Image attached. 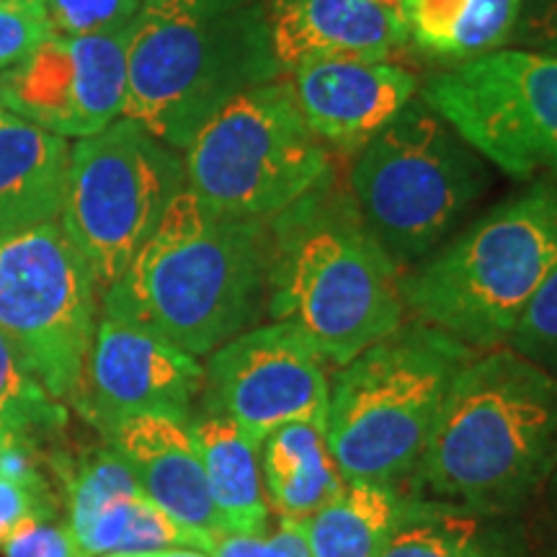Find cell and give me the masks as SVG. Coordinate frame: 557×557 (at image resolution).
Returning <instances> with one entry per match:
<instances>
[{"mask_svg":"<svg viewBox=\"0 0 557 557\" xmlns=\"http://www.w3.org/2000/svg\"><path fill=\"white\" fill-rule=\"evenodd\" d=\"M557 470V380L508 346L457 372L410 496L524 517Z\"/></svg>","mask_w":557,"mask_h":557,"instance_id":"obj_1","label":"cell"},{"mask_svg":"<svg viewBox=\"0 0 557 557\" xmlns=\"http://www.w3.org/2000/svg\"><path fill=\"white\" fill-rule=\"evenodd\" d=\"M267 259L269 220L222 212L184 189L127 271L103 289V312L205 357L259 318Z\"/></svg>","mask_w":557,"mask_h":557,"instance_id":"obj_2","label":"cell"},{"mask_svg":"<svg viewBox=\"0 0 557 557\" xmlns=\"http://www.w3.org/2000/svg\"><path fill=\"white\" fill-rule=\"evenodd\" d=\"M400 269L361 220L346 184L329 173L269 220L267 308L344 367L406 315Z\"/></svg>","mask_w":557,"mask_h":557,"instance_id":"obj_3","label":"cell"},{"mask_svg":"<svg viewBox=\"0 0 557 557\" xmlns=\"http://www.w3.org/2000/svg\"><path fill=\"white\" fill-rule=\"evenodd\" d=\"M282 73L263 0H143L122 116L186 150L230 101Z\"/></svg>","mask_w":557,"mask_h":557,"instance_id":"obj_4","label":"cell"},{"mask_svg":"<svg viewBox=\"0 0 557 557\" xmlns=\"http://www.w3.org/2000/svg\"><path fill=\"white\" fill-rule=\"evenodd\" d=\"M557 271V184L534 181L400 278L406 310L470 348L506 346Z\"/></svg>","mask_w":557,"mask_h":557,"instance_id":"obj_5","label":"cell"},{"mask_svg":"<svg viewBox=\"0 0 557 557\" xmlns=\"http://www.w3.org/2000/svg\"><path fill=\"white\" fill-rule=\"evenodd\" d=\"M475 348L408 320L333 377L325 436L346 483L400 487L421 462L442 403Z\"/></svg>","mask_w":557,"mask_h":557,"instance_id":"obj_6","label":"cell"},{"mask_svg":"<svg viewBox=\"0 0 557 557\" xmlns=\"http://www.w3.org/2000/svg\"><path fill=\"white\" fill-rule=\"evenodd\" d=\"M483 158L423 99L357 150L346 189L395 267H416L483 197Z\"/></svg>","mask_w":557,"mask_h":557,"instance_id":"obj_7","label":"cell"},{"mask_svg":"<svg viewBox=\"0 0 557 557\" xmlns=\"http://www.w3.org/2000/svg\"><path fill=\"white\" fill-rule=\"evenodd\" d=\"M184 152L186 189L222 212L256 220H271L333 171L289 83L278 81L230 101Z\"/></svg>","mask_w":557,"mask_h":557,"instance_id":"obj_8","label":"cell"},{"mask_svg":"<svg viewBox=\"0 0 557 557\" xmlns=\"http://www.w3.org/2000/svg\"><path fill=\"white\" fill-rule=\"evenodd\" d=\"M184 189L178 152L127 116L70 148L60 225L99 287L127 271Z\"/></svg>","mask_w":557,"mask_h":557,"instance_id":"obj_9","label":"cell"},{"mask_svg":"<svg viewBox=\"0 0 557 557\" xmlns=\"http://www.w3.org/2000/svg\"><path fill=\"white\" fill-rule=\"evenodd\" d=\"M96 282L60 222L0 238V333L54 400L78 398L96 336Z\"/></svg>","mask_w":557,"mask_h":557,"instance_id":"obj_10","label":"cell"},{"mask_svg":"<svg viewBox=\"0 0 557 557\" xmlns=\"http://www.w3.org/2000/svg\"><path fill=\"white\" fill-rule=\"evenodd\" d=\"M421 99L511 178H557V54L496 50L442 70Z\"/></svg>","mask_w":557,"mask_h":557,"instance_id":"obj_11","label":"cell"},{"mask_svg":"<svg viewBox=\"0 0 557 557\" xmlns=\"http://www.w3.org/2000/svg\"><path fill=\"white\" fill-rule=\"evenodd\" d=\"M207 410L238 423L256 449L289 423H325L329 359L287 323L238 333L214 348L207 372Z\"/></svg>","mask_w":557,"mask_h":557,"instance_id":"obj_12","label":"cell"},{"mask_svg":"<svg viewBox=\"0 0 557 557\" xmlns=\"http://www.w3.org/2000/svg\"><path fill=\"white\" fill-rule=\"evenodd\" d=\"M129 26L54 37L0 73V109L60 137H90L114 124L127 99Z\"/></svg>","mask_w":557,"mask_h":557,"instance_id":"obj_13","label":"cell"},{"mask_svg":"<svg viewBox=\"0 0 557 557\" xmlns=\"http://www.w3.org/2000/svg\"><path fill=\"white\" fill-rule=\"evenodd\" d=\"M201 387L205 369L197 357L132 320L103 312L75 406L103 434L137 416L186 423Z\"/></svg>","mask_w":557,"mask_h":557,"instance_id":"obj_14","label":"cell"},{"mask_svg":"<svg viewBox=\"0 0 557 557\" xmlns=\"http://www.w3.org/2000/svg\"><path fill=\"white\" fill-rule=\"evenodd\" d=\"M289 88L325 148L357 152L416 99L421 81L389 60L320 58L292 67Z\"/></svg>","mask_w":557,"mask_h":557,"instance_id":"obj_15","label":"cell"},{"mask_svg":"<svg viewBox=\"0 0 557 557\" xmlns=\"http://www.w3.org/2000/svg\"><path fill=\"white\" fill-rule=\"evenodd\" d=\"M284 73L320 58L393 60L408 50L398 5L382 0H263Z\"/></svg>","mask_w":557,"mask_h":557,"instance_id":"obj_16","label":"cell"},{"mask_svg":"<svg viewBox=\"0 0 557 557\" xmlns=\"http://www.w3.org/2000/svg\"><path fill=\"white\" fill-rule=\"evenodd\" d=\"M109 447L124 459L145 496L194 532H225L207 487L205 465L189 423L165 416H137L109 431Z\"/></svg>","mask_w":557,"mask_h":557,"instance_id":"obj_17","label":"cell"},{"mask_svg":"<svg viewBox=\"0 0 557 557\" xmlns=\"http://www.w3.org/2000/svg\"><path fill=\"white\" fill-rule=\"evenodd\" d=\"M70 145L0 109V238L60 222Z\"/></svg>","mask_w":557,"mask_h":557,"instance_id":"obj_18","label":"cell"},{"mask_svg":"<svg viewBox=\"0 0 557 557\" xmlns=\"http://www.w3.org/2000/svg\"><path fill=\"white\" fill-rule=\"evenodd\" d=\"M380 557H537L524 517H500L408 496Z\"/></svg>","mask_w":557,"mask_h":557,"instance_id":"obj_19","label":"cell"},{"mask_svg":"<svg viewBox=\"0 0 557 557\" xmlns=\"http://www.w3.org/2000/svg\"><path fill=\"white\" fill-rule=\"evenodd\" d=\"M524 0H400L408 41L423 58L457 67L508 45Z\"/></svg>","mask_w":557,"mask_h":557,"instance_id":"obj_20","label":"cell"},{"mask_svg":"<svg viewBox=\"0 0 557 557\" xmlns=\"http://www.w3.org/2000/svg\"><path fill=\"white\" fill-rule=\"evenodd\" d=\"M205 465L207 487L227 534L269 532V500L263 493L259 457L238 423L218 410H205L189 423Z\"/></svg>","mask_w":557,"mask_h":557,"instance_id":"obj_21","label":"cell"},{"mask_svg":"<svg viewBox=\"0 0 557 557\" xmlns=\"http://www.w3.org/2000/svg\"><path fill=\"white\" fill-rule=\"evenodd\" d=\"M261 483L278 521H308L346 487L325 423H289L263 442Z\"/></svg>","mask_w":557,"mask_h":557,"instance_id":"obj_22","label":"cell"},{"mask_svg":"<svg viewBox=\"0 0 557 557\" xmlns=\"http://www.w3.org/2000/svg\"><path fill=\"white\" fill-rule=\"evenodd\" d=\"M400 487L346 483L331 504L302 521L312 557H380L403 517Z\"/></svg>","mask_w":557,"mask_h":557,"instance_id":"obj_23","label":"cell"},{"mask_svg":"<svg viewBox=\"0 0 557 557\" xmlns=\"http://www.w3.org/2000/svg\"><path fill=\"white\" fill-rule=\"evenodd\" d=\"M0 423L26 438L37 431H58L65 423V408L34 380L3 333H0Z\"/></svg>","mask_w":557,"mask_h":557,"instance_id":"obj_24","label":"cell"},{"mask_svg":"<svg viewBox=\"0 0 557 557\" xmlns=\"http://www.w3.org/2000/svg\"><path fill=\"white\" fill-rule=\"evenodd\" d=\"M506 346L557 380V271L529 302Z\"/></svg>","mask_w":557,"mask_h":557,"instance_id":"obj_25","label":"cell"},{"mask_svg":"<svg viewBox=\"0 0 557 557\" xmlns=\"http://www.w3.org/2000/svg\"><path fill=\"white\" fill-rule=\"evenodd\" d=\"M58 37H90L129 26L143 0H45Z\"/></svg>","mask_w":557,"mask_h":557,"instance_id":"obj_26","label":"cell"},{"mask_svg":"<svg viewBox=\"0 0 557 557\" xmlns=\"http://www.w3.org/2000/svg\"><path fill=\"white\" fill-rule=\"evenodd\" d=\"M52 37L45 0H0V73L32 58Z\"/></svg>","mask_w":557,"mask_h":557,"instance_id":"obj_27","label":"cell"},{"mask_svg":"<svg viewBox=\"0 0 557 557\" xmlns=\"http://www.w3.org/2000/svg\"><path fill=\"white\" fill-rule=\"evenodd\" d=\"M209 557H312L305 540L302 521H278L274 534H227L222 532L209 547Z\"/></svg>","mask_w":557,"mask_h":557,"instance_id":"obj_28","label":"cell"},{"mask_svg":"<svg viewBox=\"0 0 557 557\" xmlns=\"http://www.w3.org/2000/svg\"><path fill=\"white\" fill-rule=\"evenodd\" d=\"M3 557H83L67 524L54 519H32L0 545Z\"/></svg>","mask_w":557,"mask_h":557,"instance_id":"obj_29","label":"cell"},{"mask_svg":"<svg viewBox=\"0 0 557 557\" xmlns=\"http://www.w3.org/2000/svg\"><path fill=\"white\" fill-rule=\"evenodd\" d=\"M58 504L50 487H32L0 475V545L32 519H54Z\"/></svg>","mask_w":557,"mask_h":557,"instance_id":"obj_30","label":"cell"},{"mask_svg":"<svg viewBox=\"0 0 557 557\" xmlns=\"http://www.w3.org/2000/svg\"><path fill=\"white\" fill-rule=\"evenodd\" d=\"M513 39L524 50L557 54V0H524Z\"/></svg>","mask_w":557,"mask_h":557,"instance_id":"obj_31","label":"cell"},{"mask_svg":"<svg viewBox=\"0 0 557 557\" xmlns=\"http://www.w3.org/2000/svg\"><path fill=\"white\" fill-rule=\"evenodd\" d=\"M0 475L32 487H50L37 470V451L32 438L21 436L5 423H0Z\"/></svg>","mask_w":557,"mask_h":557,"instance_id":"obj_32","label":"cell"},{"mask_svg":"<svg viewBox=\"0 0 557 557\" xmlns=\"http://www.w3.org/2000/svg\"><path fill=\"white\" fill-rule=\"evenodd\" d=\"M527 529L534 555L557 557V470L532 504V519L527 521Z\"/></svg>","mask_w":557,"mask_h":557,"instance_id":"obj_33","label":"cell"},{"mask_svg":"<svg viewBox=\"0 0 557 557\" xmlns=\"http://www.w3.org/2000/svg\"><path fill=\"white\" fill-rule=\"evenodd\" d=\"M103 557H209L199 549H152V553H114Z\"/></svg>","mask_w":557,"mask_h":557,"instance_id":"obj_34","label":"cell"},{"mask_svg":"<svg viewBox=\"0 0 557 557\" xmlns=\"http://www.w3.org/2000/svg\"><path fill=\"white\" fill-rule=\"evenodd\" d=\"M382 3H389V5H398V9H400V0H382Z\"/></svg>","mask_w":557,"mask_h":557,"instance_id":"obj_35","label":"cell"}]
</instances>
